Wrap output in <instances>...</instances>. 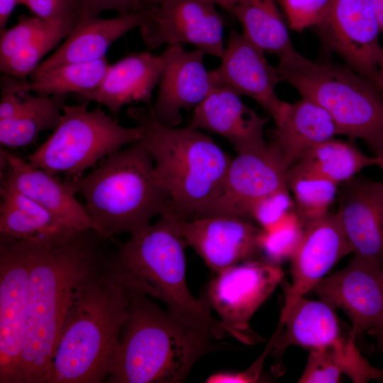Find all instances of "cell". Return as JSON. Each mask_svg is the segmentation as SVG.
I'll return each mask as SVG.
<instances>
[{"label": "cell", "mask_w": 383, "mask_h": 383, "mask_svg": "<svg viewBox=\"0 0 383 383\" xmlns=\"http://www.w3.org/2000/svg\"><path fill=\"white\" fill-rule=\"evenodd\" d=\"M91 229L36 245L30 276L19 383H46L60 333L77 290L109 255Z\"/></svg>", "instance_id": "1"}, {"label": "cell", "mask_w": 383, "mask_h": 383, "mask_svg": "<svg viewBox=\"0 0 383 383\" xmlns=\"http://www.w3.org/2000/svg\"><path fill=\"white\" fill-rule=\"evenodd\" d=\"M186 244L169 212L153 224L131 235L106 267L127 289L163 302L167 311L187 327L220 340L230 335L211 309L191 294L186 279Z\"/></svg>", "instance_id": "2"}, {"label": "cell", "mask_w": 383, "mask_h": 383, "mask_svg": "<svg viewBox=\"0 0 383 383\" xmlns=\"http://www.w3.org/2000/svg\"><path fill=\"white\" fill-rule=\"evenodd\" d=\"M126 289L104 266L79 288L53 355L46 383H101L119 350L128 313Z\"/></svg>", "instance_id": "3"}, {"label": "cell", "mask_w": 383, "mask_h": 383, "mask_svg": "<svg viewBox=\"0 0 383 383\" xmlns=\"http://www.w3.org/2000/svg\"><path fill=\"white\" fill-rule=\"evenodd\" d=\"M126 291L128 313L107 382H181L199 358L219 348L214 339L184 325L148 296Z\"/></svg>", "instance_id": "4"}, {"label": "cell", "mask_w": 383, "mask_h": 383, "mask_svg": "<svg viewBox=\"0 0 383 383\" xmlns=\"http://www.w3.org/2000/svg\"><path fill=\"white\" fill-rule=\"evenodd\" d=\"M67 182L84 199L91 229L105 240L121 233H137L153 217L171 212L153 160L139 140Z\"/></svg>", "instance_id": "5"}, {"label": "cell", "mask_w": 383, "mask_h": 383, "mask_svg": "<svg viewBox=\"0 0 383 383\" xmlns=\"http://www.w3.org/2000/svg\"><path fill=\"white\" fill-rule=\"evenodd\" d=\"M127 115L140 130L139 141L153 160L171 212L183 219L201 217L216 198L231 159L209 136L189 126L163 125L149 108L130 107Z\"/></svg>", "instance_id": "6"}, {"label": "cell", "mask_w": 383, "mask_h": 383, "mask_svg": "<svg viewBox=\"0 0 383 383\" xmlns=\"http://www.w3.org/2000/svg\"><path fill=\"white\" fill-rule=\"evenodd\" d=\"M280 81L332 117L337 134L362 139L377 156L383 150V96L350 67L316 63L297 51L279 59Z\"/></svg>", "instance_id": "7"}, {"label": "cell", "mask_w": 383, "mask_h": 383, "mask_svg": "<svg viewBox=\"0 0 383 383\" xmlns=\"http://www.w3.org/2000/svg\"><path fill=\"white\" fill-rule=\"evenodd\" d=\"M88 103L63 106L53 133L28 156L30 164L52 175L64 173L72 179L121 147L139 140L138 127L121 126L101 106L89 110Z\"/></svg>", "instance_id": "8"}, {"label": "cell", "mask_w": 383, "mask_h": 383, "mask_svg": "<svg viewBox=\"0 0 383 383\" xmlns=\"http://www.w3.org/2000/svg\"><path fill=\"white\" fill-rule=\"evenodd\" d=\"M283 280L279 265L247 260L216 273L201 299L218 315L230 335L252 345L261 338L250 328V320Z\"/></svg>", "instance_id": "9"}, {"label": "cell", "mask_w": 383, "mask_h": 383, "mask_svg": "<svg viewBox=\"0 0 383 383\" xmlns=\"http://www.w3.org/2000/svg\"><path fill=\"white\" fill-rule=\"evenodd\" d=\"M36 245L0 239V383H19Z\"/></svg>", "instance_id": "10"}, {"label": "cell", "mask_w": 383, "mask_h": 383, "mask_svg": "<svg viewBox=\"0 0 383 383\" xmlns=\"http://www.w3.org/2000/svg\"><path fill=\"white\" fill-rule=\"evenodd\" d=\"M139 26L149 49L167 44H190L205 54L223 56V21L209 0H162L143 10Z\"/></svg>", "instance_id": "11"}, {"label": "cell", "mask_w": 383, "mask_h": 383, "mask_svg": "<svg viewBox=\"0 0 383 383\" xmlns=\"http://www.w3.org/2000/svg\"><path fill=\"white\" fill-rule=\"evenodd\" d=\"M316 28L350 68L374 86L382 29L372 0H334Z\"/></svg>", "instance_id": "12"}, {"label": "cell", "mask_w": 383, "mask_h": 383, "mask_svg": "<svg viewBox=\"0 0 383 383\" xmlns=\"http://www.w3.org/2000/svg\"><path fill=\"white\" fill-rule=\"evenodd\" d=\"M287 170L272 143L259 150L238 154L231 159L216 198L201 217L226 216L249 220L258 200L287 187Z\"/></svg>", "instance_id": "13"}, {"label": "cell", "mask_w": 383, "mask_h": 383, "mask_svg": "<svg viewBox=\"0 0 383 383\" xmlns=\"http://www.w3.org/2000/svg\"><path fill=\"white\" fill-rule=\"evenodd\" d=\"M383 266L355 255L341 270L324 277L313 289L320 299L342 309L357 338L383 326Z\"/></svg>", "instance_id": "14"}, {"label": "cell", "mask_w": 383, "mask_h": 383, "mask_svg": "<svg viewBox=\"0 0 383 383\" xmlns=\"http://www.w3.org/2000/svg\"><path fill=\"white\" fill-rule=\"evenodd\" d=\"M177 228L187 246H191L216 274L253 260L259 253L262 228L249 220L211 216L183 219L175 215Z\"/></svg>", "instance_id": "15"}, {"label": "cell", "mask_w": 383, "mask_h": 383, "mask_svg": "<svg viewBox=\"0 0 383 383\" xmlns=\"http://www.w3.org/2000/svg\"><path fill=\"white\" fill-rule=\"evenodd\" d=\"M353 252L337 213L304 224L302 238L291 257L292 283L283 282L287 309L304 296L343 257Z\"/></svg>", "instance_id": "16"}, {"label": "cell", "mask_w": 383, "mask_h": 383, "mask_svg": "<svg viewBox=\"0 0 383 383\" xmlns=\"http://www.w3.org/2000/svg\"><path fill=\"white\" fill-rule=\"evenodd\" d=\"M166 61L158 83V93L152 116L160 123L176 127L182 121V110L195 109L216 87L211 71L204 65L205 53L185 50L182 45H170L165 50Z\"/></svg>", "instance_id": "17"}, {"label": "cell", "mask_w": 383, "mask_h": 383, "mask_svg": "<svg viewBox=\"0 0 383 383\" xmlns=\"http://www.w3.org/2000/svg\"><path fill=\"white\" fill-rule=\"evenodd\" d=\"M264 53L243 34L232 30L221 62L211 73L216 87H226L240 96L253 99L276 122L287 102L276 94L280 79L275 67L269 64Z\"/></svg>", "instance_id": "18"}, {"label": "cell", "mask_w": 383, "mask_h": 383, "mask_svg": "<svg viewBox=\"0 0 383 383\" xmlns=\"http://www.w3.org/2000/svg\"><path fill=\"white\" fill-rule=\"evenodd\" d=\"M336 213L355 255L383 266V183L355 177L342 183Z\"/></svg>", "instance_id": "19"}, {"label": "cell", "mask_w": 383, "mask_h": 383, "mask_svg": "<svg viewBox=\"0 0 383 383\" xmlns=\"http://www.w3.org/2000/svg\"><path fill=\"white\" fill-rule=\"evenodd\" d=\"M3 173L1 182L13 187L67 226L75 233L91 229L84 205L67 181L60 182L54 175L1 148Z\"/></svg>", "instance_id": "20"}, {"label": "cell", "mask_w": 383, "mask_h": 383, "mask_svg": "<svg viewBox=\"0 0 383 383\" xmlns=\"http://www.w3.org/2000/svg\"><path fill=\"white\" fill-rule=\"evenodd\" d=\"M240 95L226 87H214L194 109L189 127L206 130L226 138L238 154L259 150L267 143V119L247 106Z\"/></svg>", "instance_id": "21"}, {"label": "cell", "mask_w": 383, "mask_h": 383, "mask_svg": "<svg viewBox=\"0 0 383 383\" xmlns=\"http://www.w3.org/2000/svg\"><path fill=\"white\" fill-rule=\"evenodd\" d=\"M166 56L165 50L159 55L146 51L127 55L109 65L95 90L76 96L104 106L113 114L127 104L148 103L159 83Z\"/></svg>", "instance_id": "22"}, {"label": "cell", "mask_w": 383, "mask_h": 383, "mask_svg": "<svg viewBox=\"0 0 383 383\" xmlns=\"http://www.w3.org/2000/svg\"><path fill=\"white\" fill-rule=\"evenodd\" d=\"M144 18L143 11L118 13L113 18H91L79 21L65 40L30 75L35 79L44 72L66 64L95 61L106 54L118 39L139 28Z\"/></svg>", "instance_id": "23"}, {"label": "cell", "mask_w": 383, "mask_h": 383, "mask_svg": "<svg viewBox=\"0 0 383 383\" xmlns=\"http://www.w3.org/2000/svg\"><path fill=\"white\" fill-rule=\"evenodd\" d=\"M0 194V239L47 246L77 233L5 182Z\"/></svg>", "instance_id": "24"}, {"label": "cell", "mask_w": 383, "mask_h": 383, "mask_svg": "<svg viewBox=\"0 0 383 383\" xmlns=\"http://www.w3.org/2000/svg\"><path fill=\"white\" fill-rule=\"evenodd\" d=\"M274 123L272 143L288 168L308 150L337 134L330 114L315 102L304 98L295 103L287 102Z\"/></svg>", "instance_id": "25"}, {"label": "cell", "mask_w": 383, "mask_h": 383, "mask_svg": "<svg viewBox=\"0 0 383 383\" xmlns=\"http://www.w3.org/2000/svg\"><path fill=\"white\" fill-rule=\"evenodd\" d=\"M279 323L282 329L272 351L277 357L290 346L310 350L331 344L341 336L335 308L321 299L299 298L281 311Z\"/></svg>", "instance_id": "26"}, {"label": "cell", "mask_w": 383, "mask_h": 383, "mask_svg": "<svg viewBox=\"0 0 383 383\" xmlns=\"http://www.w3.org/2000/svg\"><path fill=\"white\" fill-rule=\"evenodd\" d=\"M356 337L350 333L340 336L325 347L310 350L304 370L298 382L337 383L346 374L354 383H365L375 379L378 368L361 355Z\"/></svg>", "instance_id": "27"}, {"label": "cell", "mask_w": 383, "mask_h": 383, "mask_svg": "<svg viewBox=\"0 0 383 383\" xmlns=\"http://www.w3.org/2000/svg\"><path fill=\"white\" fill-rule=\"evenodd\" d=\"M109 65L106 57L91 62L62 65L30 81L2 74L0 86L16 92L45 96L82 94L95 90L101 84Z\"/></svg>", "instance_id": "28"}, {"label": "cell", "mask_w": 383, "mask_h": 383, "mask_svg": "<svg viewBox=\"0 0 383 383\" xmlns=\"http://www.w3.org/2000/svg\"><path fill=\"white\" fill-rule=\"evenodd\" d=\"M231 15L241 24L242 34L264 52L281 59L296 51L277 0H238Z\"/></svg>", "instance_id": "29"}, {"label": "cell", "mask_w": 383, "mask_h": 383, "mask_svg": "<svg viewBox=\"0 0 383 383\" xmlns=\"http://www.w3.org/2000/svg\"><path fill=\"white\" fill-rule=\"evenodd\" d=\"M22 107L11 121L0 123L1 148L16 149L35 141L43 131L55 129L62 114L65 95L45 96L21 92Z\"/></svg>", "instance_id": "30"}, {"label": "cell", "mask_w": 383, "mask_h": 383, "mask_svg": "<svg viewBox=\"0 0 383 383\" xmlns=\"http://www.w3.org/2000/svg\"><path fill=\"white\" fill-rule=\"evenodd\" d=\"M296 163L339 184L362 169L377 165L378 159L364 154L350 142L331 138L308 150Z\"/></svg>", "instance_id": "31"}, {"label": "cell", "mask_w": 383, "mask_h": 383, "mask_svg": "<svg viewBox=\"0 0 383 383\" xmlns=\"http://www.w3.org/2000/svg\"><path fill=\"white\" fill-rule=\"evenodd\" d=\"M287 184L293 194L295 210L303 224L328 213L338 185L298 163L288 168Z\"/></svg>", "instance_id": "32"}, {"label": "cell", "mask_w": 383, "mask_h": 383, "mask_svg": "<svg viewBox=\"0 0 383 383\" xmlns=\"http://www.w3.org/2000/svg\"><path fill=\"white\" fill-rule=\"evenodd\" d=\"M75 26L65 23L50 24L26 46L1 62V72L26 79L43 61V57L66 38Z\"/></svg>", "instance_id": "33"}, {"label": "cell", "mask_w": 383, "mask_h": 383, "mask_svg": "<svg viewBox=\"0 0 383 383\" xmlns=\"http://www.w3.org/2000/svg\"><path fill=\"white\" fill-rule=\"evenodd\" d=\"M304 224L296 210L273 226L262 229L258 238L259 253L267 262L279 265L292 257L301 241Z\"/></svg>", "instance_id": "34"}, {"label": "cell", "mask_w": 383, "mask_h": 383, "mask_svg": "<svg viewBox=\"0 0 383 383\" xmlns=\"http://www.w3.org/2000/svg\"><path fill=\"white\" fill-rule=\"evenodd\" d=\"M282 8L289 27L301 31L316 27L326 18L334 0H277Z\"/></svg>", "instance_id": "35"}, {"label": "cell", "mask_w": 383, "mask_h": 383, "mask_svg": "<svg viewBox=\"0 0 383 383\" xmlns=\"http://www.w3.org/2000/svg\"><path fill=\"white\" fill-rule=\"evenodd\" d=\"M50 25L34 15L23 16L13 26L0 31V63L26 46Z\"/></svg>", "instance_id": "36"}, {"label": "cell", "mask_w": 383, "mask_h": 383, "mask_svg": "<svg viewBox=\"0 0 383 383\" xmlns=\"http://www.w3.org/2000/svg\"><path fill=\"white\" fill-rule=\"evenodd\" d=\"M294 211V199L289 193L288 187H285L258 200L251 209L250 218L265 229L277 223Z\"/></svg>", "instance_id": "37"}, {"label": "cell", "mask_w": 383, "mask_h": 383, "mask_svg": "<svg viewBox=\"0 0 383 383\" xmlns=\"http://www.w3.org/2000/svg\"><path fill=\"white\" fill-rule=\"evenodd\" d=\"M34 16L50 24L76 26L79 19L69 0H19Z\"/></svg>", "instance_id": "38"}, {"label": "cell", "mask_w": 383, "mask_h": 383, "mask_svg": "<svg viewBox=\"0 0 383 383\" xmlns=\"http://www.w3.org/2000/svg\"><path fill=\"white\" fill-rule=\"evenodd\" d=\"M79 21L99 17L106 11H114L118 13L143 11L140 0H69Z\"/></svg>", "instance_id": "39"}, {"label": "cell", "mask_w": 383, "mask_h": 383, "mask_svg": "<svg viewBox=\"0 0 383 383\" xmlns=\"http://www.w3.org/2000/svg\"><path fill=\"white\" fill-rule=\"evenodd\" d=\"M282 329L281 323H278L275 332L269 340L265 349L260 357L245 371L220 372L210 375L206 379L208 383H252L256 382L260 376L261 371L267 355L272 353L278 336Z\"/></svg>", "instance_id": "40"}, {"label": "cell", "mask_w": 383, "mask_h": 383, "mask_svg": "<svg viewBox=\"0 0 383 383\" xmlns=\"http://www.w3.org/2000/svg\"><path fill=\"white\" fill-rule=\"evenodd\" d=\"M23 103V93L1 88L0 123L13 119L21 110Z\"/></svg>", "instance_id": "41"}, {"label": "cell", "mask_w": 383, "mask_h": 383, "mask_svg": "<svg viewBox=\"0 0 383 383\" xmlns=\"http://www.w3.org/2000/svg\"><path fill=\"white\" fill-rule=\"evenodd\" d=\"M19 0H0V31L6 28L8 21Z\"/></svg>", "instance_id": "42"}, {"label": "cell", "mask_w": 383, "mask_h": 383, "mask_svg": "<svg viewBox=\"0 0 383 383\" xmlns=\"http://www.w3.org/2000/svg\"><path fill=\"white\" fill-rule=\"evenodd\" d=\"M374 87L383 96V48H382L377 61V74Z\"/></svg>", "instance_id": "43"}, {"label": "cell", "mask_w": 383, "mask_h": 383, "mask_svg": "<svg viewBox=\"0 0 383 383\" xmlns=\"http://www.w3.org/2000/svg\"><path fill=\"white\" fill-rule=\"evenodd\" d=\"M218 5L231 14L233 9L238 1V0H209Z\"/></svg>", "instance_id": "44"}, {"label": "cell", "mask_w": 383, "mask_h": 383, "mask_svg": "<svg viewBox=\"0 0 383 383\" xmlns=\"http://www.w3.org/2000/svg\"><path fill=\"white\" fill-rule=\"evenodd\" d=\"M378 21L383 31V0H372Z\"/></svg>", "instance_id": "45"}, {"label": "cell", "mask_w": 383, "mask_h": 383, "mask_svg": "<svg viewBox=\"0 0 383 383\" xmlns=\"http://www.w3.org/2000/svg\"><path fill=\"white\" fill-rule=\"evenodd\" d=\"M369 333L374 335L377 338L380 346L383 348V326L372 330L370 331Z\"/></svg>", "instance_id": "46"}, {"label": "cell", "mask_w": 383, "mask_h": 383, "mask_svg": "<svg viewBox=\"0 0 383 383\" xmlns=\"http://www.w3.org/2000/svg\"><path fill=\"white\" fill-rule=\"evenodd\" d=\"M162 1V0H140L144 8L156 5Z\"/></svg>", "instance_id": "47"}, {"label": "cell", "mask_w": 383, "mask_h": 383, "mask_svg": "<svg viewBox=\"0 0 383 383\" xmlns=\"http://www.w3.org/2000/svg\"><path fill=\"white\" fill-rule=\"evenodd\" d=\"M378 159V164L377 166H379L382 170L383 171V150L381 151V152L376 156Z\"/></svg>", "instance_id": "48"}, {"label": "cell", "mask_w": 383, "mask_h": 383, "mask_svg": "<svg viewBox=\"0 0 383 383\" xmlns=\"http://www.w3.org/2000/svg\"><path fill=\"white\" fill-rule=\"evenodd\" d=\"M382 285H383V277H382Z\"/></svg>", "instance_id": "49"}]
</instances>
